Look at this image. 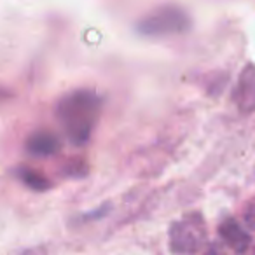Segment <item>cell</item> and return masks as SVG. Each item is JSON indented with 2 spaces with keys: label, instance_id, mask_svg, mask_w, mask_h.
Here are the masks:
<instances>
[{
  "label": "cell",
  "instance_id": "obj_9",
  "mask_svg": "<svg viewBox=\"0 0 255 255\" xmlns=\"http://www.w3.org/2000/svg\"><path fill=\"white\" fill-rule=\"evenodd\" d=\"M247 220L250 222V226L255 229V210H248V212H247Z\"/></svg>",
  "mask_w": 255,
  "mask_h": 255
},
{
  "label": "cell",
  "instance_id": "obj_4",
  "mask_svg": "<svg viewBox=\"0 0 255 255\" xmlns=\"http://www.w3.org/2000/svg\"><path fill=\"white\" fill-rule=\"evenodd\" d=\"M233 100L241 112L250 114L255 110V65H247V68L240 74Z\"/></svg>",
  "mask_w": 255,
  "mask_h": 255
},
{
  "label": "cell",
  "instance_id": "obj_1",
  "mask_svg": "<svg viewBox=\"0 0 255 255\" xmlns=\"http://www.w3.org/2000/svg\"><path fill=\"white\" fill-rule=\"evenodd\" d=\"M102 110V98L93 89H74L56 103V119L74 145L89 142Z\"/></svg>",
  "mask_w": 255,
  "mask_h": 255
},
{
  "label": "cell",
  "instance_id": "obj_3",
  "mask_svg": "<svg viewBox=\"0 0 255 255\" xmlns=\"http://www.w3.org/2000/svg\"><path fill=\"white\" fill-rule=\"evenodd\" d=\"M187 224L184 222H175L170 231V241H171V250L175 254H184V255H194L199 245L203 243V220L196 224H191L189 219L185 217Z\"/></svg>",
  "mask_w": 255,
  "mask_h": 255
},
{
  "label": "cell",
  "instance_id": "obj_7",
  "mask_svg": "<svg viewBox=\"0 0 255 255\" xmlns=\"http://www.w3.org/2000/svg\"><path fill=\"white\" fill-rule=\"evenodd\" d=\"M18 178L26 185V187L32 189V191H35V192H44L51 187V182L47 180L42 173H39V171L32 170V168H28V166L19 168Z\"/></svg>",
  "mask_w": 255,
  "mask_h": 255
},
{
  "label": "cell",
  "instance_id": "obj_5",
  "mask_svg": "<svg viewBox=\"0 0 255 255\" xmlns=\"http://www.w3.org/2000/svg\"><path fill=\"white\" fill-rule=\"evenodd\" d=\"M61 143L54 133L47 129H37L26 138V150L33 157H49L60 150Z\"/></svg>",
  "mask_w": 255,
  "mask_h": 255
},
{
  "label": "cell",
  "instance_id": "obj_2",
  "mask_svg": "<svg viewBox=\"0 0 255 255\" xmlns=\"http://www.w3.org/2000/svg\"><path fill=\"white\" fill-rule=\"evenodd\" d=\"M191 28V16L178 5H161L152 9L135 25V30L143 37L180 35V33H187Z\"/></svg>",
  "mask_w": 255,
  "mask_h": 255
},
{
  "label": "cell",
  "instance_id": "obj_6",
  "mask_svg": "<svg viewBox=\"0 0 255 255\" xmlns=\"http://www.w3.org/2000/svg\"><path fill=\"white\" fill-rule=\"evenodd\" d=\"M219 233H220V236L224 238V241H226L229 247H233L238 254L245 252L248 248V245H250V236L241 229V226L234 219L224 220L219 227Z\"/></svg>",
  "mask_w": 255,
  "mask_h": 255
},
{
  "label": "cell",
  "instance_id": "obj_8",
  "mask_svg": "<svg viewBox=\"0 0 255 255\" xmlns=\"http://www.w3.org/2000/svg\"><path fill=\"white\" fill-rule=\"evenodd\" d=\"M11 98H12L11 89H7V88H5V86L0 84V103L7 102V100H11Z\"/></svg>",
  "mask_w": 255,
  "mask_h": 255
}]
</instances>
